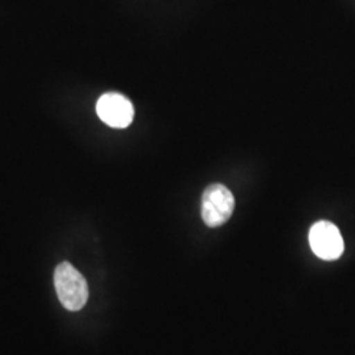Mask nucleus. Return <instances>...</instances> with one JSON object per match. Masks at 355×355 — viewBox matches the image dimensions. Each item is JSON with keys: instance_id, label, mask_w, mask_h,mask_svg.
<instances>
[{"instance_id": "obj_2", "label": "nucleus", "mask_w": 355, "mask_h": 355, "mask_svg": "<svg viewBox=\"0 0 355 355\" xmlns=\"http://www.w3.org/2000/svg\"><path fill=\"white\" fill-rule=\"evenodd\" d=\"M236 200L233 193L224 184L208 186L202 198V218L207 227L217 228L224 225L233 215Z\"/></svg>"}, {"instance_id": "obj_1", "label": "nucleus", "mask_w": 355, "mask_h": 355, "mask_svg": "<svg viewBox=\"0 0 355 355\" xmlns=\"http://www.w3.org/2000/svg\"><path fill=\"white\" fill-rule=\"evenodd\" d=\"M54 286L61 304L70 312L80 311L89 300L87 282L69 262H62L55 268Z\"/></svg>"}, {"instance_id": "obj_4", "label": "nucleus", "mask_w": 355, "mask_h": 355, "mask_svg": "<svg viewBox=\"0 0 355 355\" xmlns=\"http://www.w3.org/2000/svg\"><path fill=\"white\" fill-rule=\"evenodd\" d=\"M96 114L107 125L123 129L132 124L135 108L124 95L119 92H107L96 103Z\"/></svg>"}, {"instance_id": "obj_3", "label": "nucleus", "mask_w": 355, "mask_h": 355, "mask_svg": "<svg viewBox=\"0 0 355 355\" xmlns=\"http://www.w3.org/2000/svg\"><path fill=\"white\" fill-rule=\"evenodd\" d=\"M309 245L313 253L324 261L338 259L345 249L340 230L329 221H318L311 228Z\"/></svg>"}]
</instances>
